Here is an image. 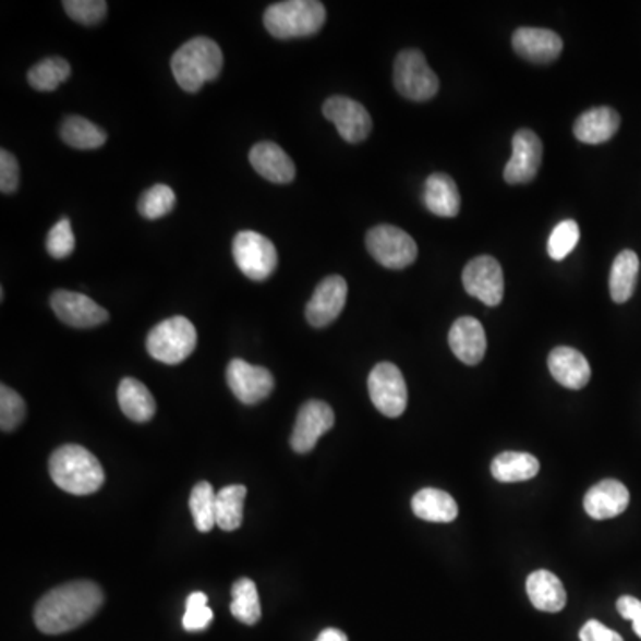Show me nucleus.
<instances>
[{"label":"nucleus","instance_id":"f257e3e1","mask_svg":"<svg viewBox=\"0 0 641 641\" xmlns=\"http://www.w3.org/2000/svg\"><path fill=\"white\" fill-rule=\"evenodd\" d=\"M102 604V588L92 581L61 584L39 598L35 622L45 634H63L88 622Z\"/></svg>","mask_w":641,"mask_h":641},{"label":"nucleus","instance_id":"f03ea898","mask_svg":"<svg viewBox=\"0 0 641 641\" xmlns=\"http://www.w3.org/2000/svg\"><path fill=\"white\" fill-rule=\"evenodd\" d=\"M49 472L53 483L72 496H89L100 491L106 481L98 458L86 447L66 444L52 452Z\"/></svg>","mask_w":641,"mask_h":641},{"label":"nucleus","instance_id":"7ed1b4c3","mask_svg":"<svg viewBox=\"0 0 641 641\" xmlns=\"http://www.w3.org/2000/svg\"><path fill=\"white\" fill-rule=\"evenodd\" d=\"M223 70V52L214 39L198 36L182 45L171 58V72L180 88L196 93L205 83L219 77Z\"/></svg>","mask_w":641,"mask_h":641},{"label":"nucleus","instance_id":"20e7f679","mask_svg":"<svg viewBox=\"0 0 641 641\" xmlns=\"http://www.w3.org/2000/svg\"><path fill=\"white\" fill-rule=\"evenodd\" d=\"M325 22V5L317 0L277 2L264 13L267 33L277 39L309 38L317 35Z\"/></svg>","mask_w":641,"mask_h":641},{"label":"nucleus","instance_id":"39448f33","mask_svg":"<svg viewBox=\"0 0 641 641\" xmlns=\"http://www.w3.org/2000/svg\"><path fill=\"white\" fill-rule=\"evenodd\" d=\"M196 339L195 325L188 317H170L152 328L146 337V351L157 362L177 365L193 355Z\"/></svg>","mask_w":641,"mask_h":641},{"label":"nucleus","instance_id":"423d86ee","mask_svg":"<svg viewBox=\"0 0 641 641\" xmlns=\"http://www.w3.org/2000/svg\"><path fill=\"white\" fill-rule=\"evenodd\" d=\"M394 86L399 95L413 102H426L440 88L437 73L427 64L421 50L409 49L399 52L394 63Z\"/></svg>","mask_w":641,"mask_h":641},{"label":"nucleus","instance_id":"0eeeda50","mask_svg":"<svg viewBox=\"0 0 641 641\" xmlns=\"http://www.w3.org/2000/svg\"><path fill=\"white\" fill-rule=\"evenodd\" d=\"M233 261L244 277L264 282L277 271L278 252L263 233L243 230L233 238Z\"/></svg>","mask_w":641,"mask_h":641},{"label":"nucleus","instance_id":"6e6552de","mask_svg":"<svg viewBox=\"0 0 641 641\" xmlns=\"http://www.w3.org/2000/svg\"><path fill=\"white\" fill-rule=\"evenodd\" d=\"M365 246L376 263L389 269H404L418 258V243L410 233L392 227L378 225L365 235Z\"/></svg>","mask_w":641,"mask_h":641},{"label":"nucleus","instance_id":"1a4fd4ad","mask_svg":"<svg viewBox=\"0 0 641 641\" xmlns=\"http://www.w3.org/2000/svg\"><path fill=\"white\" fill-rule=\"evenodd\" d=\"M367 387L371 401L385 418H399L407 410L409 389L398 365L390 362L374 365L367 379Z\"/></svg>","mask_w":641,"mask_h":641},{"label":"nucleus","instance_id":"9d476101","mask_svg":"<svg viewBox=\"0 0 641 641\" xmlns=\"http://www.w3.org/2000/svg\"><path fill=\"white\" fill-rule=\"evenodd\" d=\"M462 283L471 297L486 306H497L505 297L503 267L491 255L472 258L462 273Z\"/></svg>","mask_w":641,"mask_h":641},{"label":"nucleus","instance_id":"9b49d317","mask_svg":"<svg viewBox=\"0 0 641 641\" xmlns=\"http://www.w3.org/2000/svg\"><path fill=\"white\" fill-rule=\"evenodd\" d=\"M227 384L233 396L243 404H257L271 396L275 378L266 367L233 359L227 367Z\"/></svg>","mask_w":641,"mask_h":641},{"label":"nucleus","instance_id":"f8f14e48","mask_svg":"<svg viewBox=\"0 0 641 641\" xmlns=\"http://www.w3.org/2000/svg\"><path fill=\"white\" fill-rule=\"evenodd\" d=\"M336 424V413L325 401H306L298 412L297 424L292 430L291 447L300 455L311 452L319 438L330 432Z\"/></svg>","mask_w":641,"mask_h":641},{"label":"nucleus","instance_id":"ddd939ff","mask_svg":"<svg viewBox=\"0 0 641 641\" xmlns=\"http://www.w3.org/2000/svg\"><path fill=\"white\" fill-rule=\"evenodd\" d=\"M323 114L337 126L342 140L348 143H360L367 140L373 129V120L362 104L353 98L331 97L323 106Z\"/></svg>","mask_w":641,"mask_h":641},{"label":"nucleus","instance_id":"4468645a","mask_svg":"<svg viewBox=\"0 0 641 641\" xmlns=\"http://www.w3.org/2000/svg\"><path fill=\"white\" fill-rule=\"evenodd\" d=\"M53 314L73 328H95L109 320V312L83 292L59 291L50 298Z\"/></svg>","mask_w":641,"mask_h":641},{"label":"nucleus","instance_id":"2eb2a0df","mask_svg":"<svg viewBox=\"0 0 641 641\" xmlns=\"http://www.w3.org/2000/svg\"><path fill=\"white\" fill-rule=\"evenodd\" d=\"M348 300V283L339 275H331L317 283L311 302L306 303L305 316L314 328L331 325Z\"/></svg>","mask_w":641,"mask_h":641},{"label":"nucleus","instance_id":"dca6fc26","mask_svg":"<svg viewBox=\"0 0 641 641\" xmlns=\"http://www.w3.org/2000/svg\"><path fill=\"white\" fill-rule=\"evenodd\" d=\"M513 156L505 168L508 184H528L539 173L544 156V146L540 137L530 129H520L513 136Z\"/></svg>","mask_w":641,"mask_h":641},{"label":"nucleus","instance_id":"f3484780","mask_svg":"<svg viewBox=\"0 0 641 641\" xmlns=\"http://www.w3.org/2000/svg\"><path fill=\"white\" fill-rule=\"evenodd\" d=\"M513 50L531 63H553L564 50V41L554 31L520 27L511 38Z\"/></svg>","mask_w":641,"mask_h":641},{"label":"nucleus","instance_id":"a211bd4d","mask_svg":"<svg viewBox=\"0 0 641 641\" xmlns=\"http://www.w3.org/2000/svg\"><path fill=\"white\" fill-rule=\"evenodd\" d=\"M629 491L617 480H603L592 486L584 496V511L593 520L615 519L622 516L629 506Z\"/></svg>","mask_w":641,"mask_h":641},{"label":"nucleus","instance_id":"6ab92c4d","mask_svg":"<svg viewBox=\"0 0 641 641\" xmlns=\"http://www.w3.org/2000/svg\"><path fill=\"white\" fill-rule=\"evenodd\" d=\"M447 340L455 356L463 364L477 365L485 356V328L474 317H460L455 320Z\"/></svg>","mask_w":641,"mask_h":641},{"label":"nucleus","instance_id":"aec40b11","mask_svg":"<svg viewBox=\"0 0 641 641\" xmlns=\"http://www.w3.org/2000/svg\"><path fill=\"white\" fill-rule=\"evenodd\" d=\"M547 365H549L553 378L567 389H583L592 378V370H590L586 356L569 346L554 348L547 359Z\"/></svg>","mask_w":641,"mask_h":641},{"label":"nucleus","instance_id":"412c9836","mask_svg":"<svg viewBox=\"0 0 641 641\" xmlns=\"http://www.w3.org/2000/svg\"><path fill=\"white\" fill-rule=\"evenodd\" d=\"M250 162L258 176L275 184H289L297 177V166L277 143H257L250 150Z\"/></svg>","mask_w":641,"mask_h":641},{"label":"nucleus","instance_id":"4be33fe9","mask_svg":"<svg viewBox=\"0 0 641 641\" xmlns=\"http://www.w3.org/2000/svg\"><path fill=\"white\" fill-rule=\"evenodd\" d=\"M620 129V114L612 107H593L573 123V136L586 145H601Z\"/></svg>","mask_w":641,"mask_h":641},{"label":"nucleus","instance_id":"5701e85b","mask_svg":"<svg viewBox=\"0 0 641 641\" xmlns=\"http://www.w3.org/2000/svg\"><path fill=\"white\" fill-rule=\"evenodd\" d=\"M528 597L539 612L559 613L567 606V592L556 573L536 570L525 581Z\"/></svg>","mask_w":641,"mask_h":641},{"label":"nucleus","instance_id":"b1692460","mask_svg":"<svg viewBox=\"0 0 641 641\" xmlns=\"http://www.w3.org/2000/svg\"><path fill=\"white\" fill-rule=\"evenodd\" d=\"M423 198L427 210L440 218H455L462 205L457 182L446 173H433L427 177Z\"/></svg>","mask_w":641,"mask_h":641},{"label":"nucleus","instance_id":"393cba45","mask_svg":"<svg viewBox=\"0 0 641 641\" xmlns=\"http://www.w3.org/2000/svg\"><path fill=\"white\" fill-rule=\"evenodd\" d=\"M118 403L134 423H148L156 415V399L146 385L136 378H123L118 385Z\"/></svg>","mask_w":641,"mask_h":641},{"label":"nucleus","instance_id":"a878e982","mask_svg":"<svg viewBox=\"0 0 641 641\" xmlns=\"http://www.w3.org/2000/svg\"><path fill=\"white\" fill-rule=\"evenodd\" d=\"M412 510L419 519L426 522H440L447 524L458 517L457 500L451 494L438 491V488H423L412 499Z\"/></svg>","mask_w":641,"mask_h":641},{"label":"nucleus","instance_id":"bb28decb","mask_svg":"<svg viewBox=\"0 0 641 641\" xmlns=\"http://www.w3.org/2000/svg\"><path fill=\"white\" fill-rule=\"evenodd\" d=\"M491 471L500 483H519L533 480L540 472V462L530 452L505 451L494 458Z\"/></svg>","mask_w":641,"mask_h":641},{"label":"nucleus","instance_id":"cd10ccee","mask_svg":"<svg viewBox=\"0 0 641 641\" xmlns=\"http://www.w3.org/2000/svg\"><path fill=\"white\" fill-rule=\"evenodd\" d=\"M638 271H640V258L637 253L632 250L618 253L609 275V292H612L613 302L626 303L627 300H631L638 282Z\"/></svg>","mask_w":641,"mask_h":641},{"label":"nucleus","instance_id":"c85d7f7f","mask_svg":"<svg viewBox=\"0 0 641 641\" xmlns=\"http://www.w3.org/2000/svg\"><path fill=\"white\" fill-rule=\"evenodd\" d=\"M61 140L77 150H97L106 145L107 134L86 118L69 117L61 125Z\"/></svg>","mask_w":641,"mask_h":641},{"label":"nucleus","instance_id":"c756f323","mask_svg":"<svg viewBox=\"0 0 641 641\" xmlns=\"http://www.w3.org/2000/svg\"><path fill=\"white\" fill-rule=\"evenodd\" d=\"M246 486L229 485L216 497V525L223 531H235L243 524Z\"/></svg>","mask_w":641,"mask_h":641},{"label":"nucleus","instance_id":"7c9ffc66","mask_svg":"<svg viewBox=\"0 0 641 641\" xmlns=\"http://www.w3.org/2000/svg\"><path fill=\"white\" fill-rule=\"evenodd\" d=\"M230 612L239 622L246 624V626H255L261 620L263 609H261V601H258L257 584L253 583L252 579H238L233 583Z\"/></svg>","mask_w":641,"mask_h":641},{"label":"nucleus","instance_id":"2f4dec72","mask_svg":"<svg viewBox=\"0 0 641 641\" xmlns=\"http://www.w3.org/2000/svg\"><path fill=\"white\" fill-rule=\"evenodd\" d=\"M72 73V66L63 58H47L36 63L27 73V81L36 92L50 93L66 83Z\"/></svg>","mask_w":641,"mask_h":641},{"label":"nucleus","instance_id":"473e14b6","mask_svg":"<svg viewBox=\"0 0 641 641\" xmlns=\"http://www.w3.org/2000/svg\"><path fill=\"white\" fill-rule=\"evenodd\" d=\"M216 497L213 485L207 481H199L190 497V510L195 520L196 530L209 533L216 525Z\"/></svg>","mask_w":641,"mask_h":641},{"label":"nucleus","instance_id":"72a5a7b5","mask_svg":"<svg viewBox=\"0 0 641 641\" xmlns=\"http://www.w3.org/2000/svg\"><path fill=\"white\" fill-rule=\"evenodd\" d=\"M177 196L171 190L170 185L156 184L150 190L145 191V195L140 198L137 209L143 218L160 219L165 218L166 214H170L176 207Z\"/></svg>","mask_w":641,"mask_h":641},{"label":"nucleus","instance_id":"f704fd0d","mask_svg":"<svg viewBox=\"0 0 641 641\" xmlns=\"http://www.w3.org/2000/svg\"><path fill=\"white\" fill-rule=\"evenodd\" d=\"M579 238H581L579 225L573 219H565L561 223L556 225L551 232L549 243H547L551 258L564 261L565 257H569L572 250L578 246Z\"/></svg>","mask_w":641,"mask_h":641},{"label":"nucleus","instance_id":"c9c22d12","mask_svg":"<svg viewBox=\"0 0 641 641\" xmlns=\"http://www.w3.org/2000/svg\"><path fill=\"white\" fill-rule=\"evenodd\" d=\"M209 598L204 592L191 593L188 601H185V613L182 618V626L185 631L196 632L204 631L213 622L214 613L209 606Z\"/></svg>","mask_w":641,"mask_h":641},{"label":"nucleus","instance_id":"e433bc0d","mask_svg":"<svg viewBox=\"0 0 641 641\" xmlns=\"http://www.w3.org/2000/svg\"><path fill=\"white\" fill-rule=\"evenodd\" d=\"M25 418L24 399L20 394L2 384L0 387V427L2 432H13Z\"/></svg>","mask_w":641,"mask_h":641},{"label":"nucleus","instance_id":"4c0bfd02","mask_svg":"<svg viewBox=\"0 0 641 641\" xmlns=\"http://www.w3.org/2000/svg\"><path fill=\"white\" fill-rule=\"evenodd\" d=\"M63 8L70 19L83 25L100 24L107 15V4L104 0H66Z\"/></svg>","mask_w":641,"mask_h":641},{"label":"nucleus","instance_id":"58836bf2","mask_svg":"<svg viewBox=\"0 0 641 641\" xmlns=\"http://www.w3.org/2000/svg\"><path fill=\"white\" fill-rule=\"evenodd\" d=\"M75 250V235L69 218L59 219L47 235V252L53 258H66Z\"/></svg>","mask_w":641,"mask_h":641},{"label":"nucleus","instance_id":"ea45409f","mask_svg":"<svg viewBox=\"0 0 641 641\" xmlns=\"http://www.w3.org/2000/svg\"><path fill=\"white\" fill-rule=\"evenodd\" d=\"M20 185L19 160L11 152H0V191L13 195Z\"/></svg>","mask_w":641,"mask_h":641},{"label":"nucleus","instance_id":"a19ab883","mask_svg":"<svg viewBox=\"0 0 641 641\" xmlns=\"http://www.w3.org/2000/svg\"><path fill=\"white\" fill-rule=\"evenodd\" d=\"M581 641H624V638L617 631L598 622V620H588L581 631H579Z\"/></svg>","mask_w":641,"mask_h":641},{"label":"nucleus","instance_id":"79ce46f5","mask_svg":"<svg viewBox=\"0 0 641 641\" xmlns=\"http://www.w3.org/2000/svg\"><path fill=\"white\" fill-rule=\"evenodd\" d=\"M617 609L624 618L631 620L632 631L641 638V601L632 595H622L617 601Z\"/></svg>","mask_w":641,"mask_h":641},{"label":"nucleus","instance_id":"37998d69","mask_svg":"<svg viewBox=\"0 0 641 641\" xmlns=\"http://www.w3.org/2000/svg\"><path fill=\"white\" fill-rule=\"evenodd\" d=\"M316 641H348V637L339 629L330 627V629H325V631L320 632Z\"/></svg>","mask_w":641,"mask_h":641}]
</instances>
